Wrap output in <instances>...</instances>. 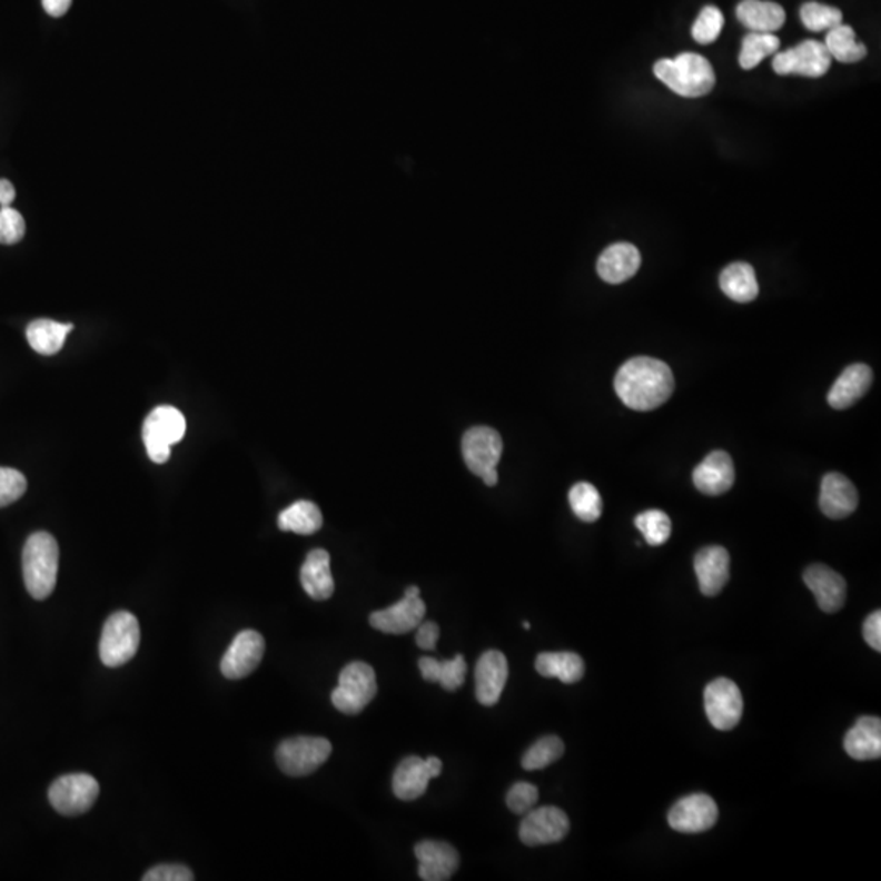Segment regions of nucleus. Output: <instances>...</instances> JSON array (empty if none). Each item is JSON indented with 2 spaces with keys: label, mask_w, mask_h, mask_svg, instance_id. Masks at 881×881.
<instances>
[{
  "label": "nucleus",
  "mask_w": 881,
  "mask_h": 881,
  "mask_svg": "<svg viewBox=\"0 0 881 881\" xmlns=\"http://www.w3.org/2000/svg\"><path fill=\"white\" fill-rule=\"evenodd\" d=\"M614 389L625 407L636 412L655 410L673 395V370L660 359L639 356L617 370Z\"/></svg>",
  "instance_id": "obj_1"
},
{
  "label": "nucleus",
  "mask_w": 881,
  "mask_h": 881,
  "mask_svg": "<svg viewBox=\"0 0 881 881\" xmlns=\"http://www.w3.org/2000/svg\"><path fill=\"white\" fill-rule=\"evenodd\" d=\"M23 580L34 600L51 596L58 582L59 545L49 533H34L23 547Z\"/></svg>",
  "instance_id": "obj_2"
},
{
  "label": "nucleus",
  "mask_w": 881,
  "mask_h": 881,
  "mask_svg": "<svg viewBox=\"0 0 881 881\" xmlns=\"http://www.w3.org/2000/svg\"><path fill=\"white\" fill-rule=\"evenodd\" d=\"M653 71L664 86L685 98L707 96L715 86L712 65L695 52H683L674 59H660Z\"/></svg>",
  "instance_id": "obj_3"
},
{
  "label": "nucleus",
  "mask_w": 881,
  "mask_h": 881,
  "mask_svg": "<svg viewBox=\"0 0 881 881\" xmlns=\"http://www.w3.org/2000/svg\"><path fill=\"white\" fill-rule=\"evenodd\" d=\"M141 643L138 618L128 611H118L105 622L100 639V660L105 666H125L135 659Z\"/></svg>",
  "instance_id": "obj_4"
},
{
  "label": "nucleus",
  "mask_w": 881,
  "mask_h": 881,
  "mask_svg": "<svg viewBox=\"0 0 881 881\" xmlns=\"http://www.w3.org/2000/svg\"><path fill=\"white\" fill-rule=\"evenodd\" d=\"M187 433L184 414L170 405L154 408L142 426V439L150 461L166 464L170 459V447L180 443Z\"/></svg>",
  "instance_id": "obj_5"
},
{
  "label": "nucleus",
  "mask_w": 881,
  "mask_h": 881,
  "mask_svg": "<svg viewBox=\"0 0 881 881\" xmlns=\"http://www.w3.org/2000/svg\"><path fill=\"white\" fill-rule=\"evenodd\" d=\"M503 439L496 429L488 426H474L465 432L463 454L465 464L472 474L482 477L485 485L495 487L498 484L496 465L502 459Z\"/></svg>",
  "instance_id": "obj_6"
},
{
  "label": "nucleus",
  "mask_w": 881,
  "mask_h": 881,
  "mask_svg": "<svg viewBox=\"0 0 881 881\" xmlns=\"http://www.w3.org/2000/svg\"><path fill=\"white\" fill-rule=\"evenodd\" d=\"M377 694L376 673L373 666L355 661L343 667L338 687L331 692V704L346 715H358Z\"/></svg>",
  "instance_id": "obj_7"
},
{
  "label": "nucleus",
  "mask_w": 881,
  "mask_h": 881,
  "mask_svg": "<svg viewBox=\"0 0 881 881\" xmlns=\"http://www.w3.org/2000/svg\"><path fill=\"white\" fill-rule=\"evenodd\" d=\"M330 754L331 743L325 738L296 736L279 744L276 762L286 775L304 778L314 774Z\"/></svg>",
  "instance_id": "obj_8"
},
{
  "label": "nucleus",
  "mask_w": 881,
  "mask_h": 881,
  "mask_svg": "<svg viewBox=\"0 0 881 881\" xmlns=\"http://www.w3.org/2000/svg\"><path fill=\"white\" fill-rule=\"evenodd\" d=\"M100 785L92 775L68 774L56 779L49 786L51 806L65 816H79L96 805Z\"/></svg>",
  "instance_id": "obj_9"
},
{
  "label": "nucleus",
  "mask_w": 881,
  "mask_h": 881,
  "mask_svg": "<svg viewBox=\"0 0 881 881\" xmlns=\"http://www.w3.org/2000/svg\"><path fill=\"white\" fill-rule=\"evenodd\" d=\"M705 712L713 729L729 732L743 715V695L740 687L726 677H719L705 687Z\"/></svg>",
  "instance_id": "obj_10"
},
{
  "label": "nucleus",
  "mask_w": 881,
  "mask_h": 881,
  "mask_svg": "<svg viewBox=\"0 0 881 881\" xmlns=\"http://www.w3.org/2000/svg\"><path fill=\"white\" fill-rule=\"evenodd\" d=\"M831 56L820 41L806 40L775 55L772 68L779 76L823 77L830 71Z\"/></svg>",
  "instance_id": "obj_11"
},
{
  "label": "nucleus",
  "mask_w": 881,
  "mask_h": 881,
  "mask_svg": "<svg viewBox=\"0 0 881 881\" xmlns=\"http://www.w3.org/2000/svg\"><path fill=\"white\" fill-rule=\"evenodd\" d=\"M441 771H443V762L438 758H405L395 769L392 779L395 796L404 802L418 800L428 790L429 781L438 778Z\"/></svg>",
  "instance_id": "obj_12"
},
{
  "label": "nucleus",
  "mask_w": 881,
  "mask_h": 881,
  "mask_svg": "<svg viewBox=\"0 0 881 881\" xmlns=\"http://www.w3.org/2000/svg\"><path fill=\"white\" fill-rule=\"evenodd\" d=\"M568 831L570 820L565 811L557 806H541L524 814L519 838L524 844L536 848L563 841Z\"/></svg>",
  "instance_id": "obj_13"
},
{
  "label": "nucleus",
  "mask_w": 881,
  "mask_h": 881,
  "mask_svg": "<svg viewBox=\"0 0 881 881\" xmlns=\"http://www.w3.org/2000/svg\"><path fill=\"white\" fill-rule=\"evenodd\" d=\"M716 820H719V806L715 800L705 793L684 796L667 814L670 826L684 834L709 831Z\"/></svg>",
  "instance_id": "obj_14"
},
{
  "label": "nucleus",
  "mask_w": 881,
  "mask_h": 881,
  "mask_svg": "<svg viewBox=\"0 0 881 881\" xmlns=\"http://www.w3.org/2000/svg\"><path fill=\"white\" fill-rule=\"evenodd\" d=\"M264 655V636L255 631L240 632L220 661V673L227 680H244L257 670Z\"/></svg>",
  "instance_id": "obj_15"
},
{
  "label": "nucleus",
  "mask_w": 881,
  "mask_h": 881,
  "mask_svg": "<svg viewBox=\"0 0 881 881\" xmlns=\"http://www.w3.org/2000/svg\"><path fill=\"white\" fill-rule=\"evenodd\" d=\"M508 660L498 650H488L475 667V695L485 707L498 704L508 681Z\"/></svg>",
  "instance_id": "obj_16"
},
{
  "label": "nucleus",
  "mask_w": 881,
  "mask_h": 881,
  "mask_svg": "<svg viewBox=\"0 0 881 881\" xmlns=\"http://www.w3.org/2000/svg\"><path fill=\"white\" fill-rule=\"evenodd\" d=\"M425 614L426 606L422 597L405 594L404 600L398 601L394 606L373 612L369 622L376 631L384 634L402 635L415 631L422 624Z\"/></svg>",
  "instance_id": "obj_17"
},
{
  "label": "nucleus",
  "mask_w": 881,
  "mask_h": 881,
  "mask_svg": "<svg viewBox=\"0 0 881 881\" xmlns=\"http://www.w3.org/2000/svg\"><path fill=\"white\" fill-rule=\"evenodd\" d=\"M803 580L811 593L816 597L818 606L828 614H834L845 604L848 585L838 572L826 565L808 566Z\"/></svg>",
  "instance_id": "obj_18"
},
{
  "label": "nucleus",
  "mask_w": 881,
  "mask_h": 881,
  "mask_svg": "<svg viewBox=\"0 0 881 881\" xmlns=\"http://www.w3.org/2000/svg\"><path fill=\"white\" fill-rule=\"evenodd\" d=\"M419 879L446 881L459 869L461 857L447 842L423 841L415 845Z\"/></svg>",
  "instance_id": "obj_19"
},
{
  "label": "nucleus",
  "mask_w": 881,
  "mask_h": 881,
  "mask_svg": "<svg viewBox=\"0 0 881 881\" xmlns=\"http://www.w3.org/2000/svg\"><path fill=\"white\" fill-rule=\"evenodd\" d=\"M695 488L704 495L719 496L732 489L734 467L732 457L725 451H713L692 474Z\"/></svg>",
  "instance_id": "obj_20"
},
{
  "label": "nucleus",
  "mask_w": 881,
  "mask_h": 881,
  "mask_svg": "<svg viewBox=\"0 0 881 881\" xmlns=\"http://www.w3.org/2000/svg\"><path fill=\"white\" fill-rule=\"evenodd\" d=\"M859 506V493L848 477L831 472L821 482L820 508L831 519H844Z\"/></svg>",
  "instance_id": "obj_21"
},
{
  "label": "nucleus",
  "mask_w": 881,
  "mask_h": 881,
  "mask_svg": "<svg viewBox=\"0 0 881 881\" xmlns=\"http://www.w3.org/2000/svg\"><path fill=\"white\" fill-rule=\"evenodd\" d=\"M699 587L705 596H716L730 578V554L725 547L710 545L702 548L694 561Z\"/></svg>",
  "instance_id": "obj_22"
},
{
  "label": "nucleus",
  "mask_w": 881,
  "mask_h": 881,
  "mask_svg": "<svg viewBox=\"0 0 881 881\" xmlns=\"http://www.w3.org/2000/svg\"><path fill=\"white\" fill-rule=\"evenodd\" d=\"M642 255L635 245L618 242L611 245L597 260V275L610 285H621L639 271Z\"/></svg>",
  "instance_id": "obj_23"
},
{
  "label": "nucleus",
  "mask_w": 881,
  "mask_h": 881,
  "mask_svg": "<svg viewBox=\"0 0 881 881\" xmlns=\"http://www.w3.org/2000/svg\"><path fill=\"white\" fill-rule=\"evenodd\" d=\"M872 383L873 373L869 366L857 363L845 367L828 394V404L835 410H845L867 394Z\"/></svg>",
  "instance_id": "obj_24"
},
{
  "label": "nucleus",
  "mask_w": 881,
  "mask_h": 881,
  "mask_svg": "<svg viewBox=\"0 0 881 881\" xmlns=\"http://www.w3.org/2000/svg\"><path fill=\"white\" fill-rule=\"evenodd\" d=\"M844 750L855 761H873L881 756V720L862 716L844 738Z\"/></svg>",
  "instance_id": "obj_25"
},
{
  "label": "nucleus",
  "mask_w": 881,
  "mask_h": 881,
  "mask_svg": "<svg viewBox=\"0 0 881 881\" xmlns=\"http://www.w3.org/2000/svg\"><path fill=\"white\" fill-rule=\"evenodd\" d=\"M300 583L313 600L325 601L331 597L335 582L331 576L330 555L327 551L316 548L307 555L306 562L300 568Z\"/></svg>",
  "instance_id": "obj_26"
},
{
  "label": "nucleus",
  "mask_w": 881,
  "mask_h": 881,
  "mask_svg": "<svg viewBox=\"0 0 881 881\" xmlns=\"http://www.w3.org/2000/svg\"><path fill=\"white\" fill-rule=\"evenodd\" d=\"M736 16L754 33H774L785 23V10L768 0H743L738 6Z\"/></svg>",
  "instance_id": "obj_27"
},
{
  "label": "nucleus",
  "mask_w": 881,
  "mask_h": 881,
  "mask_svg": "<svg viewBox=\"0 0 881 881\" xmlns=\"http://www.w3.org/2000/svg\"><path fill=\"white\" fill-rule=\"evenodd\" d=\"M536 670L541 676L557 677L562 683L575 684L585 676V661L573 652L541 653Z\"/></svg>",
  "instance_id": "obj_28"
},
{
  "label": "nucleus",
  "mask_w": 881,
  "mask_h": 881,
  "mask_svg": "<svg viewBox=\"0 0 881 881\" xmlns=\"http://www.w3.org/2000/svg\"><path fill=\"white\" fill-rule=\"evenodd\" d=\"M72 330V324H59V321L49 320V318H40V320H33L28 325L27 340L34 352L52 356L61 352L69 331Z\"/></svg>",
  "instance_id": "obj_29"
},
{
  "label": "nucleus",
  "mask_w": 881,
  "mask_h": 881,
  "mask_svg": "<svg viewBox=\"0 0 881 881\" xmlns=\"http://www.w3.org/2000/svg\"><path fill=\"white\" fill-rule=\"evenodd\" d=\"M720 288L736 303H751L759 294L756 273L750 264L736 261L723 269L720 275Z\"/></svg>",
  "instance_id": "obj_30"
},
{
  "label": "nucleus",
  "mask_w": 881,
  "mask_h": 881,
  "mask_svg": "<svg viewBox=\"0 0 881 881\" xmlns=\"http://www.w3.org/2000/svg\"><path fill=\"white\" fill-rule=\"evenodd\" d=\"M418 666L423 680L428 683H438L449 692L457 691L464 684L465 674H467V664H465L463 655L443 661L423 656L418 661Z\"/></svg>",
  "instance_id": "obj_31"
},
{
  "label": "nucleus",
  "mask_w": 881,
  "mask_h": 881,
  "mask_svg": "<svg viewBox=\"0 0 881 881\" xmlns=\"http://www.w3.org/2000/svg\"><path fill=\"white\" fill-rule=\"evenodd\" d=\"M321 524H324V517H321L320 509L316 503L306 502V499L293 503L278 517L279 529L300 534V536H310V534L317 533Z\"/></svg>",
  "instance_id": "obj_32"
},
{
  "label": "nucleus",
  "mask_w": 881,
  "mask_h": 881,
  "mask_svg": "<svg viewBox=\"0 0 881 881\" xmlns=\"http://www.w3.org/2000/svg\"><path fill=\"white\" fill-rule=\"evenodd\" d=\"M824 47L830 52L831 59L845 62V65L862 61L867 56L865 44L857 43L854 28L844 23L831 28L830 33L826 34Z\"/></svg>",
  "instance_id": "obj_33"
},
{
  "label": "nucleus",
  "mask_w": 881,
  "mask_h": 881,
  "mask_svg": "<svg viewBox=\"0 0 881 881\" xmlns=\"http://www.w3.org/2000/svg\"><path fill=\"white\" fill-rule=\"evenodd\" d=\"M781 48V40L772 33H754L751 31L743 40L740 52V66L744 71H751L764 61L768 56L774 55Z\"/></svg>",
  "instance_id": "obj_34"
},
{
  "label": "nucleus",
  "mask_w": 881,
  "mask_h": 881,
  "mask_svg": "<svg viewBox=\"0 0 881 881\" xmlns=\"http://www.w3.org/2000/svg\"><path fill=\"white\" fill-rule=\"evenodd\" d=\"M570 506L583 523H594L603 514V498L594 485L580 482L568 493Z\"/></svg>",
  "instance_id": "obj_35"
},
{
  "label": "nucleus",
  "mask_w": 881,
  "mask_h": 881,
  "mask_svg": "<svg viewBox=\"0 0 881 881\" xmlns=\"http://www.w3.org/2000/svg\"><path fill=\"white\" fill-rule=\"evenodd\" d=\"M565 753V744L558 736H544L536 741L523 756V768L526 771H541L558 761Z\"/></svg>",
  "instance_id": "obj_36"
},
{
  "label": "nucleus",
  "mask_w": 881,
  "mask_h": 881,
  "mask_svg": "<svg viewBox=\"0 0 881 881\" xmlns=\"http://www.w3.org/2000/svg\"><path fill=\"white\" fill-rule=\"evenodd\" d=\"M635 526L645 537L646 544L663 545L671 536V519L660 509H649L635 517Z\"/></svg>",
  "instance_id": "obj_37"
},
{
  "label": "nucleus",
  "mask_w": 881,
  "mask_h": 881,
  "mask_svg": "<svg viewBox=\"0 0 881 881\" xmlns=\"http://www.w3.org/2000/svg\"><path fill=\"white\" fill-rule=\"evenodd\" d=\"M800 19L810 31H824L842 23V12L824 3L806 2L800 9Z\"/></svg>",
  "instance_id": "obj_38"
},
{
  "label": "nucleus",
  "mask_w": 881,
  "mask_h": 881,
  "mask_svg": "<svg viewBox=\"0 0 881 881\" xmlns=\"http://www.w3.org/2000/svg\"><path fill=\"white\" fill-rule=\"evenodd\" d=\"M723 23V13L716 7H704L692 27V37L701 44L713 43L722 33Z\"/></svg>",
  "instance_id": "obj_39"
},
{
  "label": "nucleus",
  "mask_w": 881,
  "mask_h": 881,
  "mask_svg": "<svg viewBox=\"0 0 881 881\" xmlns=\"http://www.w3.org/2000/svg\"><path fill=\"white\" fill-rule=\"evenodd\" d=\"M27 492V478L16 468L0 467V508L12 505Z\"/></svg>",
  "instance_id": "obj_40"
},
{
  "label": "nucleus",
  "mask_w": 881,
  "mask_h": 881,
  "mask_svg": "<svg viewBox=\"0 0 881 881\" xmlns=\"http://www.w3.org/2000/svg\"><path fill=\"white\" fill-rule=\"evenodd\" d=\"M538 800L537 786L533 783L517 782L506 795V805L516 814H526L536 806Z\"/></svg>",
  "instance_id": "obj_41"
},
{
  "label": "nucleus",
  "mask_w": 881,
  "mask_h": 881,
  "mask_svg": "<svg viewBox=\"0 0 881 881\" xmlns=\"http://www.w3.org/2000/svg\"><path fill=\"white\" fill-rule=\"evenodd\" d=\"M24 236V219L16 209L7 208L0 209V244L16 245L23 239Z\"/></svg>",
  "instance_id": "obj_42"
},
{
  "label": "nucleus",
  "mask_w": 881,
  "mask_h": 881,
  "mask_svg": "<svg viewBox=\"0 0 881 881\" xmlns=\"http://www.w3.org/2000/svg\"><path fill=\"white\" fill-rule=\"evenodd\" d=\"M145 881H194L195 875L185 865H157L142 877Z\"/></svg>",
  "instance_id": "obj_43"
},
{
  "label": "nucleus",
  "mask_w": 881,
  "mask_h": 881,
  "mask_svg": "<svg viewBox=\"0 0 881 881\" xmlns=\"http://www.w3.org/2000/svg\"><path fill=\"white\" fill-rule=\"evenodd\" d=\"M439 639V627L436 622H422L418 625V632H416V645L419 646L422 650H432L436 649V643H438Z\"/></svg>",
  "instance_id": "obj_44"
},
{
  "label": "nucleus",
  "mask_w": 881,
  "mask_h": 881,
  "mask_svg": "<svg viewBox=\"0 0 881 881\" xmlns=\"http://www.w3.org/2000/svg\"><path fill=\"white\" fill-rule=\"evenodd\" d=\"M863 639L877 652H881V612L875 611L867 617L863 624Z\"/></svg>",
  "instance_id": "obj_45"
},
{
  "label": "nucleus",
  "mask_w": 881,
  "mask_h": 881,
  "mask_svg": "<svg viewBox=\"0 0 881 881\" xmlns=\"http://www.w3.org/2000/svg\"><path fill=\"white\" fill-rule=\"evenodd\" d=\"M71 3L72 0H43L44 10H47L48 16L55 17V19L66 16Z\"/></svg>",
  "instance_id": "obj_46"
},
{
  "label": "nucleus",
  "mask_w": 881,
  "mask_h": 881,
  "mask_svg": "<svg viewBox=\"0 0 881 881\" xmlns=\"http://www.w3.org/2000/svg\"><path fill=\"white\" fill-rule=\"evenodd\" d=\"M13 199H16V187H13L12 181L0 178V205H2V208H7V206L12 205Z\"/></svg>",
  "instance_id": "obj_47"
},
{
  "label": "nucleus",
  "mask_w": 881,
  "mask_h": 881,
  "mask_svg": "<svg viewBox=\"0 0 881 881\" xmlns=\"http://www.w3.org/2000/svg\"><path fill=\"white\" fill-rule=\"evenodd\" d=\"M524 628H526V631H529L531 628L529 622H524Z\"/></svg>",
  "instance_id": "obj_48"
}]
</instances>
